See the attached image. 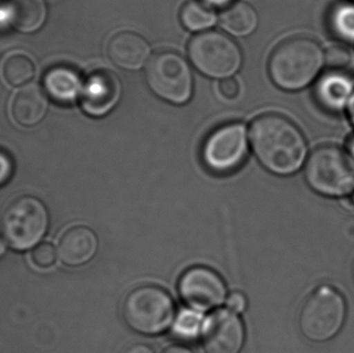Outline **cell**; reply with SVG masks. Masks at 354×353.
Segmentation results:
<instances>
[{
	"label": "cell",
	"mask_w": 354,
	"mask_h": 353,
	"mask_svg": "<svg viewBox=\"0 0 354 353\" xmlns=\"http://www.w3.org/2000/svg\"><path fill=\"white\" fill-rule=\"evenodd\" d=\"M249 153L247 130L241 122H229L214 128L202 145V162L208 171L229 175L239 169Z\"/></svg>",
	"instance_id": "obj_7"
},
{
	"label": "cell",
	"mask_w": 354,
	"mask_h": 353,
	"mask_svg": "<svg viewBox=\"0 0 354 353\" xmlns=\"http://www.w3.org/2000/svg\"><path fill=\"white\" fill-rule=\"evenodd\" d=\"M99 248L97 234L85 226H75L66 230L58 244V256L68 267L86 265L95 256Z\"/></svg>",
	"instance_id": "obj_14"
},
{
	"label": "cell",
	"mask_w": 354,
	"mask_h": 353,
	"mask_svg": "<svg viewBox=\"0 0 354 353\" xmlns=\"http://www.w3.org/2000/svg\"><path fill=\"white\" fill-rule=\"evenodd\" d=\"M120 95L122 84L118 77L110 70H97L83 85L81 106L88 115L102 117L115 107Z\"/></svg>",
	"instance_id": "obj_12"
},
{
	"label": "cell",
	"mask_w": 354,
	"mask_h": 353,
	"mask_svg": "<svg viewBox=\"0 0 354 353\" xmlns=\"http://www.w3.org/2000/svg\"><path fill=\"white\" fill-rule=\"evenodd\" d=\"M189 56L199 72L212 78H229L239 70L243 59L239 45L214 30L195 35L189 44Z\"/></svg>",
	"instance_id": "obj_8"
},
{
	"label": "cell",
	"mask_w": 354,
	"mask_h": 353,
	"mask_svg": "<svg viewBox=\"0 0 354 353\" xmlns=\"http://www.w3.org/2000/svg\"><path fill=\"white\" fill-rule=\"evenodd\" d=\"M330 27L335 37L346 43H353L354 2H341L333 8Z\"/></svg>",
	"instance_id": "obj_22"
},
{
	"label": "cell",
	"mask_w": 354,
	"mask_h": 353,
	"mask_svg": "<svg viewBox=\"0 0 354 353\" xmlns=\"http://www.w3.org/2000/svg\"><path fill=\"white\" fill-rule=\"evenodd\" d=\"M205 319L200 311L192 308L183 309L172 325L174 334L179 339L191 341L201 335Z\"/></svg>",
	"instance_id": "obj_23"
},
{
	"label": "cell",
	"mask_w": 354,
	"mask_h": 353,
	"mask_svg": "<svg viewBox=\"0 0 354 353\" xmlns=\"http://www.w3.org/2000/svg\"><path fill=\"white\" fill-rule=\"evenodd\" d=\"M305 180L322 196L345 198L354 193V159L335 145L317 147L306 162Z\"/></svg>",
	"instance_id": "obj_3"
},
{
	"label": "cell",
	"mask_w": 354,
	"mask_h": 353,
	"mask_svg": "<svg viewBox=\"0 0 354 353\" xmlns=\"http://www.w3.org/2000/svg\"><path fill=\"white\" fill-rule=\"evenodd\" d=\"M353 203H354V193H353Z\"/></svg>",
	"instance_id": "obj_35"
},
{
	"label": "cell",
	"mask_w": 354,
	"mask_h": 353,
	"mask_svg": "<svg viewBox=\"0 0 354 353\" xmlns=\"http://www.w3.org/2000/svg\"><path fill=\"white\" fill-rule=\"evenodd\" d=\"M250 137L258 162L274 175H293L305 164L307 141L299 126L286 116H258L252 122Z\"/></svg>",
	"instance_id": "obj_1"
},
{
	"label": "cell",
	"mask_w": 354,
	"mask_h": 353,
	"mask_svg": "<svg viewBox=\"0 0 354 353\" xmlns=\"http://www.w3.org/2000/svg\"><path fill=\"white\" fill-rule=\"evenodd\" d=\"M220 22L223 28L231 35L245 37L251 35L257 27V12L248 2L236 1L222 12Z\"/></svg>",
	"instance_id": "obj_19"
},
{
	"label": "cell",
	"mask_w": 354,
	"mask_h": 353,
	"mask_svg": "<svg viewBox=\"0 0 354 353\" xmlns=\"http://www.w3.org/2000/svg\"><path fill=\"white\" fill-rule=\"evenodd\" d=\"M348 153L354 159V138L351 141V142H349Z\"/></svg>",
	"instance_id": "obj_33"
},
{
	"label": "cell",
	"mask_w": 354,
	"mask_h": 353,
	"mask_svg": "<svg viewBox=\"0 0 354 353\" xmlns=\"http://www.w3.org/2000/svg\"><path fill=\"white\" fill-rule=\"evenodd\" d=\"M35 66L30 57L23 53H12L2 62V77L10 86H23L32 80Z\"/></svg>",
	"instance_id": "obj_20"
},
{
	"label": "cell",
	"mask_w": 354,
	"mask_h": 353,
	"mask_svg": "<svg viewBox=\"0 0 354 353\" xmlns=\"http://www.w3.org/2000/svg\"><path fill=\"white\" fill-rule=\"evenodd\" d=\"M44 86L47 95L60 104L73 103L83 88L78 73L66 66L50 68L44 77Z\"/></svg>",
	"instance_id": "obj_18"
},
{
	"label": "cell",
	"mask_w": 354,
	"mask_h": 353,
	"mask_svg": "<svg viewBox=\"0 0 354 353\" xmlns=\"http://www.w3.org/2000/svg\"><path fill=\"white\" fill-rule=\"evenodd\" d=\"M247 306V298H245V294H241V292H232V294L227 298V307H228L229 310L236 313V314L245 312Z\"/></svg>",
	"instance_id": "obj_27"
},
{
	"label": "cell",
	"mask_w": 354,
	"mask_h": 353,
	"mask_svg": "<svg viewBox=\"0 0 354 353\" xmlns=\"http://www.w3.org/2000/svg\"><path fill=\"white\" fill-rule=\"evenodd\" d=\"M12 173V163L10 157L0 151V187L8 182Z\"/></svg>",
	"instance_id": "obj_28"
},
{
	"label": "cell",
	"mask_w": 354,
	"mask_h": 353,
	"mask_svg": "<svg viewBox=\"0 0 354 353\" xmlns=\"http://www.w3.org/2000/svg\"><path fill=\"white\" fill-rule=\"evenodd\" d=\"M31 260L39 269H50L56 261L55 249L51 244L44 242L32 251Z\"/></svg>",
	"instance_id": "obj_24"
},
{
	"label": "cell",
	"mask_w": 354,
	"mask_h": 353,
	"mask_svg": "<svg viewBox=\"0 0 354 353\" xmlns=\"http://www.w3.org/2000/svg\"><path fill=\"white\" fill-rule=\"evenodd\" d=\"M47 106V99L39 87L29 85L23 87L15 95L10 112L17 124L31 126L43 120Z\"/></svg>",
	"instance_id": "obj_16"
},
{
	"label": "cell",
	"mask_w": 354,
	"mask_h": 353,
	"mask_svg": "<svg viewBox=\"0 0 354 353\" xmlns=\"http://www.w3.org/2000/svg\"><path fill=\"white\" fill-rule=\"evenodd\" d=\"M201 335L205 353H241L245 345L243 321L229 309L216 311L205 319Z\"/></svg>",
	"instance_id": "obj_11"
},
{
	"label": "cell",
	"mask_w": 354,
	"mask_h": 353,
	"mask_svg": "<svg viewBox=\"0 0 354 353\" xmlns=\"http://www.w3.org/2000/svg\"><path fill=\"white\" fill-rule=\"evenodd\" d=\"M145 78L151 90L176 105L187 103L193 93V75L185 58L176 52H158L149 60Z\"/></svg>",
	"instance_id": "obj_9"
},
{
	"label": "cell",
	"mask_w": 354,
	"mask_h": 353,
	"mask_svg": "<svg viewBox=\"0 0 354 353\" xmlns=\"http://www.w3.org/2000/svg\"><path fill=\"white\" fill-rule=\"evenodd\" d=\"M151 48L145 37L133 31L114 35L107 46V53L114 64L124 70H138L149 58Z\"/></svg>",
	"instance_id": "obj_15"
},
{
	"label": "cell",
	"mask_w": 354,
	"mask_h": 353,
	"mask_svg": "<svg viewBox=\"0 0 354 353\" xmlns=\"http://www.w3.org/2000/svg\"><path fill=\"white\" fill-rule=\"evenodd\" d=\"M351 62V54L345 48L330 47L324 53V64L332 70H343Z\"/></svg>",
	"instance_id": "obj_25"
},
{
	"label": "cell",
	"mask_w": 354,
	"mask_h": 353,
	"mask_svg": "<svg viewBox=\"0 0 354 353\" xmlns=\"http://www.w3.org/2000/svg\"><path fill=\"white\" fill-rule=\"evenodd\" d=\"M124 323L135 333L158 336L176 319V305L170 294L156 285H142L129 292L122 304Z\"/></svg>",
	"instance_id": "obj_4"
},
{
	"label": "cell",
	"mask_w": 354,
	"mask_h": 353,
	"mask_svg": "<svg viewBox=\"0 0 354 353\" xmlns=\"http://www.w3.org/2000/svg\"><path fill=\"white\" fill-rule=\"evenodd\" d=\"M353 93V77L343 70H330L318 79L314 95L324 109L340 112L348 107Z\"/></svg>",
	"instance_id": "obj_13"
},
{
	"label": "cell",
	"mask_w": 354,
	"mask_h": 353,
	"mask_svg": "<svg viewBox=\"0 0 354 353\" xmlns=\"http://www.w3.org/2000/svg\"><path fill=\"white\" fill-rule=\"evenodd\" d=\"M4 252L3 245H2L1 240H0V256H1L2 253Z\"/></svg>",
	"instance_id": "obj_34"
},
{
	"label": "cell",
	"mask_w": 354,
	"mask_h": 353,
	"mask_svg": "<svg viewBox=\"0 0 354 353\" xmlns=\"http://www.w3.org/2000/svg\"><path fill=\"white\" fill-rule=\"evenodd\" d=\"M124 353H153L151 348L149 346L145 345V344H134V345L130 346L127 348Z\"/></svg>",
	"instance_id": "obj_29"
},
{
	"label": "cell",
	"mask_w": 354,
	"mask_h": 353,
	"mask_svg": "<svg viewBox=\"0 0 354 353\" xmlns=\"http://www.w3.org/2000/svg\"><path fill=\"white\" fill-rule=\"evenodd\" d=\"M162 353H194L189 348L183 345H172L166 348Z\"/></svg>",
	"instance_id": "obj_30"
},
{
	"label": "cell",
	"mask_w": 354,
	"mask_h": 353,
	"mask_svg": "<svg viewBox=\"0 0 354 353\" xmlns=\"http://www.w3.org/2000/svg\"><path fill=\"white\" fill-rule=\"evenodd\" d=\"M3 6L8 23L21 32H33L45 22L44 0H4Z\"/></svg>",
	"instance_id": "obj_17"
},
{
	"label": "cell",
	"mask_w": 354,
	"mask_h": 353,
	"mask_svg": "<svg viewBox=\"0 0 354 353\" xmlns=\"http://www.w3.org/2000/svg\"><path fill=\"white\" fill-rule=\"evenodd\" d=\"M348 114L349 117H351V122H353L354 126V93L353 97H351V101H349Z\"/></svg>",
	"instance_id": "obj_32"
},
{
	"label": "cell",
	"mask_w": 354,
	"mask_h": 353,
	"mask_svg": "<svg viewBox=\"0 0 354 353\" xmlns=\"http://www.w3.org/2000/svg\"><path fill=\"white\" fill-rule=\"evenodd\" d=\"M347 317V304L343 294L330 285L316 288L304 303L299 314L301 335L315 343L336 337Z\"/></svg>",
	"instance_id": "obj_5"
},
{
	"label": "cell",
	"mask_w": 354,
	"mask_h": 353,
	"mask_svg": "<svg viewBox=\"0 0 354 353\" xmlns=\"http://www.w3.org/2000/svg\"><path fill=\"white\" fill-rule=\"evenodd\" d=\"M218 91L221 95L227 99H234L239 97V85L236 80L232 78H226L221 81L218 84Z\"/></svg>",
	"instance_id": "obj_26"
},
{
	"label": "cell",
	"mask_w": 354,
	"mask_h": 353,
	"mask_svg": "<svg viewBox=\"0 0 354 353\" xmlns=\"http://www.w3.org/2000/svg\"><path fill=\"white\" fill-rule=\"evenodd\" d=\"M179 18L185 28L191 31H201L209 28L216 23V12L212 6L202 0L185 2L179 12Z\"/></svg>",
	"instance_id": "obj_21"
},
{
	"label": "cell",
	"mask_w": 354,
	"mask_h": 353,
	"mask_svg": "<svg viewBox=\"0 0 354 353\" xmlns=\"http://www.w3.org/2000/svg\"><path fill=\"white\" fill-rule=\"evenodd\" d=\"M202 1L212 6H224L228 4L231 0H202Z\"/></svg>",
	"instance_id": "obj_31"
},
{
	"label": "cell",
	"mask_w": 354,
	"mask_h": 353,
	"mask_svg": "<svg viewBox=\"0 0 354 353\" xmlns=\"http://www.w3.org/2000/svg\"><path fill=\"white\" fill-rule=\"evenodd\" d=\"M324 64V52L314 39L293 37L274 48L268 60V73L277 86L295 91L311 84Z\"/></svg>",
	"instance_id": "obj_2"
},
{
	"label": "cell",
	"mask_w": 354,
	"mask_h": 353,
	"mask_svg": "<svg viewBox=\"0 0 354 353\" xmlns=\"http://www.w3.org/2000/svg\"><path fill=\"white\" fill-rule=\"evenodd\" d=\"M48 227L45 205L31 196L12 199L6 205L0 221L4 240L15 250H27L39 242Z\"/></svg>",
	"instance_id": "obj_6"
},
{
	"label": "cell",
	"mask_w": 354,
	"mask_h": 353,
	"mask_svg": "<svg viewBox=\"0 0 354 353\" xmlns=\"http://www.w3.org/2000/svg\"><path fill=\"white\" fill-rule=\"evenodd\" d=\"M181 300L200 312L220 307L227 298L224 280L214 269L205 267H194L181 275L178 282Z\"/></svg>",
	"instance_id": "obj_10"
}]
</instances>
